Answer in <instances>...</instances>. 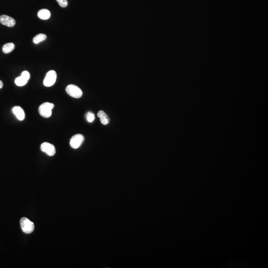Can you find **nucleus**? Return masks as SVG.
<instances>
[{"instance_id": "16", "label": "nucleus", "mask_w": 268, "mask_h": 268, "mask_svg": "<svg viewBox=\"0 0 268 268\" xmlns=\"http://www.w3.org/2000/svg\"><path fill=\"white\" fill-rule=\"evenodd\" d=\"M3 87V82H2L1 80H0V89H2Z\"/></svg>"}, {"instance_id": "3", "label": "nucleus", "mask_w": 268, "mask_h": 268, "mask_svg": "<svg viewBox=\"0 0 268 268\" xmlns=\"http://www.w3.org/2000/svg\"><path fill=\"white\" fill-rule=\"evenodd\" d=\"M66 91L70 96L74 98H80L83 95V91L81 89L74 84H70L67 86Z\"/></svg>"}, {"instance_id": "9", "label": "nucleus", "mask_w": 268, "mask_h": 268, "mask_svg": "<svg viewBox=\"0 0 268 268\" xmlns=\"http://www.w3.org/2000/svg\"><path fill=\"white\" fill-rule=\"evenodd\" d=\"M12 112L19 121H22L25 118V113L23 109L20 106H15L12 108Z\"/></svg>"}, {"instance_id": "2", "label": "nucleus", "mask_w": 268, "mask_h": 268, "mask_svg": "<svg viewBox=\"0 0 268 268\" xmlns=\"http://www.w3.org/2000/svg\"><path fill=\"white\" fill-rule=\"evenodd\" d=\"M21 229L23 232L30 234L34 229V224L26 218H22L20 221Z\"/></svg>"}, {"instance_id": "11", "label": "nucleus", "mask_w": 268, "mask_h": 268, "mask_svg": "<svg viewBox=\"0 0 268 268\" xmlns=\"http://www.w3.org/2000/svg\"><path fill=\"white\" fill-rule=\"evenodd\" d=\"M97 116L100 118V122L103 125H106L109 122V118L103 111L100 110L97 113Z\"/></svg>"}, {"instance_id": "5", "label": "nucleus", "mask_w": 268, "mask_h": 268, "mask_svg": "<svg viewBox=\"0 0 268 268\" xmlns=\"http://www.w3.org/2000/svg\"><path fill=\"white\" fill-rule=\"evenodd\" d=\"M84 137L81 134H76L73 136L70 140V146L72 148H79L84 141Z\"/></svg>"}, {"instance_id": "8", "label": "nucleus", "mask_w": 268, "mask_h": 268, "mask_svg": "<svg viewBox=\"0 0 268 268\" xmlns=\"http://www.w3.org/2000/svg\"><path fill=\"white\" fill-rule=\"evenodd\" d=\"M0 22L8 27H13L15 25V21L11 16L2 15L0 16Z\"/></svg>"}, {"instance_id": "15", "label": "nucleus", "mask_w": 268, "mask_h": 268, "mask_svg": "<svg viewBox=\"0 0 268 268\" xmlns=\"http://www.w3.org/2000/svg\"><path fill=\"white\" fill-rule=\"evenodd\" d=\"M58 3L60 7L62 8H65L67 7V5H68V3L67 0H56Z\"/></svg>"}, {"instance_id": "7", "label": "nucleus", "mask_w": 268, "mask_h": 268, "mask_svg": "<svg viewBox=\"0 0 268 268\" xmlns=\"http://www.w3.org/2000/svg\"><path fill=\"white\" fill-rule=\"evenodd\" d=\"M41 150L49 156H53L56 153V149L54 146L47 142L42 143L41 145Z\"/></svg>"}, {"instance_id": "12", "label": "nucleus", "mask_w": 268, "mask_h": 268, "mask_svg": "<svg viewBox=\"0 0 268 268\" xmlns=\"http://www.w3.org/2000/svg\"><path fill=\"white\" fill-rule=\"evenodd\" d=\"M15 47V46L13 43H8L5 44L3 46L2 50H3L4 53L8 54V53H10L14 50Z\"/></svg>"}, {"instance_id": "10", "label": "nucleus", "mask_w": 268, "mask_h": 268, "mask_svg": "<svg viewBox=\"0 0 268 268\" xmlns=\"http://www.w3.org/2000/svg\"><path fill=\"white\" fill-rule=\"evenodd\" d=\"M37 15L40 19L47 20L50 18L51 12L47 9H42L38 12Z\"/></svg>"}, {"instance_id": "13", "label": "nucleus", "mask_w": 268, "mask_h": 268, "mask_svg": "<svg viewBox=\"0 0 268 268\" xmlns=\"http://www.w3.org/2000/svg\"><path fill=\"white\" fill-rule=\"evenodd\" d=\"M47 36L43 33L37 34L33 38V41L35 44H38L46 39Z\"/></svg>"}, {"instance_id": "6", "label": "nucleus", "mask_w": 268, "mask_h": 268, "mask_svg": "<svg viewBox=\"0 0 268 268\" xmlns=\"http://www.w3.org/2000/svg\"><path fill=\"white\" fill-rule=\"evenodd\" d=\"M30 75L28 71H23L22 73L21 76L16 78L15 80V83L16 86L22 87L25 86L27 83L28 80L30 79Z\"/></svg>"}, {"instance_id": "1", "label": "nucleus", "mask_w": 268, "mask_h": 268, "mask_svg": "<svg viewBox=\"0 0 268 268\" xmlns=\"http://www.w3.org/2000/svg\"><path fill=\"white\" fill-rule=\"evenodd\" d=\"M54 107V104L50 102H44L39 107V112L44 118H49L52 115V110Z\"/></svg>"}, {"instance_id": "4", "label": "nucleus", "mask_w": 268, "mask_h": 268, "mask_svg": "<svg viewBox=\"0 0 268 268\" xmlns=\"http://www.w3.org/2000/svg\"><path fill=\"white\" fill-rule=\"evenodd\" d=\"M57 74L55 71L51 70L47 73L44 80L43 84L45 87H50L53 86L56 82Z\"/></svg>"}, {"instance_id": "14", "label": "nucleus", "mask_w": 268, "mask_h": 268, "mask_svg": "<svg viewBox=\"0 0 268 268\" xmlns=\"http://www.w3.org/2000/svg\"><path fill=\"white\" fill-rule=\"evenodd\" d=\"M86 118L89 122H93L95 119V115L93 113H92L91 112H89L87 113Z\"/></svg>"}]
</instances>
